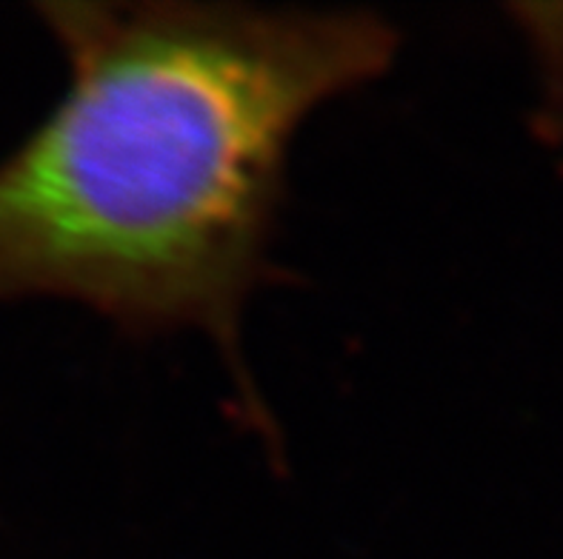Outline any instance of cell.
Here are the masks:
<instances>
[{
	"mask_svg": "<svg viewBox=\"0 0 563 559\" xmlns=\"http://www.w3.org/2000/svg\"><path fill=\"white\" fill-rule=\"evenodd\" d=\"M64 94L0 160V303L57 298L126 334L195 332L241 366L295 135L389 71L369 9L41 3Z\"/></svg>",
	"mask_w": 563,
	"mask_h": 559,
	"instance_id": "obj_1",
	"label": "cell"
},
{
	"mask_svg": "<svg viewBox=\"0 0 563 559\" xmlns=\"http://www.w3.org/2000/svg\"><path fill=\"white\" fill-rule=\"evenodd\" d=\"M512 14L541 71V118L552 141L563 146V3H523Z\"/></svg>",
	"mask_w": 563,
	"mask_h": 559,
	"instance_id": "obj_2",
	"label": "cell"
}]
</instances>
